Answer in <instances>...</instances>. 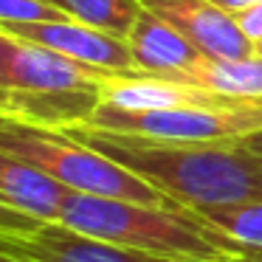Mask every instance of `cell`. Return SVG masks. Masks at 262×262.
<instances>
[{
	"mask_svg": "<svg viewBox=\"0 0 262 262\" xmlns=\"http://www.w3.org/2000/svg\"><path fill=\"white\" fill-rule=\"evenodd\" d=\"M65 133L138 172L186 209L262 200V136L226 144H172L88 127Z\"/></svg>",
	"mask_w": 262,
	"mask_h": 262,
	"instance_id": "1",
	"label": "cell"
},
{
	"mask_svg": "<svg viewBox=\"0 0 262 262\" xmlns=\"http://www.w3.org/2000/svg\"><path fill=\"white\" fill-rule=\"evenodd\" d=\"M59 223L91 237L178 262L234 256L231 239L192 217L189 209H166L121 198L71 192Z\"/></svg>",
	"mask_w": 262,
	"mask_h": 262,
	"instance_id": "2",
	"label": "cell"
},
{
	"mask_svg": "<svg viewBox=\"0 0 262 262\" xmlns=\"http://www.w3.org/2000/svg\"><path fill=\"white\" fill-rule=\"evenodd\" d=\"M0 152H9L20 161L40 166L74 192L136 200V203L166 206V209H186L166 198L147 178L121 166L119 161L107 158L96 147L65 130H46V127L0 119Z\"/></svg>",
	"mask_w": 262,
	"mask_h": 262,
	"instance_id": "3",
	"label": "cell"
},
{
	"mask_svg": "<svg viewBox=\"0 0 262 262\" xmlns=\"http://www.w3.org/2000/svg\"><path fill=\"white\" fill-rule=\"evenodd\" d=\"M79 127L172 144H226L262 136V99H223L217 104L166 110H124L99 104Z\"/></svg>",
	"mask_w": 262,
	"mask_h": 262,
	"instance_id": "4",
	"label": "cell"
},
{
	"mask_svg": "<svg viewBox=\"0 0 262 262\" xmlns=\"http://www.w3.org/2000/svg\"><path fill=\"white\" fill-rule=\"evenodd\" d=\"M110 71L76 62L0 29V91H99Z\"/></svg>",
	"mask_w": 262,
	"mask_h": 262,
	"instance_id": "5",
	"label": "cell"
},
{
	"mask_svg": "<svg viewBox=\"0 0 262 262\" xmlns=\"http://www.w3.org/2000/svg\"><path fill=\"white\" fill-rule=\"evenodd\" d=\"M3 251L26 262H178L82 234L65 223L31 220L14 234H0Z\"/></svg>",
	"mask_w": 262,
	"mask_h": 262,
	"instance_id": "6",
	"label": "cell"
},
{
	"mask_svg": "<svg viewBox=\"0 0 262 262\" xmlns=\"http://www.w3.org/2000/svg\"><path fill=\"white\" fill-rule=\"evenodd\" d=\"M3 31L31 40L42 48L71 57L76 62L110 71L116 76H138L136 59L127 40L107 31H99L79 20H57V23H0Z\"/></svg>",
	"mask_w": 262,
	"mask_h": 262,
	"instance_id": "7",
	"label": "cell"
},
{
	"mask_svg": "<svg viewBox=\"0 0 262 262\" xmlns=\"http://www.w3.org/2000/svg\"><path fill=\"white\" fill-rule=\"evenodd\" d=\"M144 9L178 29L206 57L237 59L254 54V42L243 34L237 17L211 0H141Z\"/></svg>",
	"mask_w": 262,
	"mask_h": 262,
	"instance_id": "8",
	"label": "cell"
},
{
	"mask_svg": "<svg viewBox=\"0 0 262 262\" xmlns=\"http://www.w3.org/2000/svg\"><path fill=\"white\" fill-rule=\"evenodd\" d=\"M127 46L136 59V71L147 76H166V79H183L186 71L203 57V51L192 46L178 29L166 20L141 9L127 34Z\"/></svg>",
	"mask_w": 262,
	"mask_h": 262,
	"instance_id": "9",
	"label": "cell"
},
{
	"mask_svg": "<svg viewBox=\"0 0 262 262\" xmlns=\"http://www.w3.org/2000/svg\"><path fill=\"white\" fill-rule=\"evenodd\" d=\"M0 119L46 130H71L102 104L99 91H0Z\"/></svg>",
	"mask_w": 262,
	"mask_h": 262,
	"instance_id": "10",
	"label": "cell"
},
{
	"mask_svg": "<svg viewBox=\"0 0 262 262\" xmlns=\"http://www.w3.org/2000/svg\"><path fill=\"white\" fill-rule=\"evenodd\" d=\"M71 192L74 189L48 175L46 169L14 158L9 152H0V200H3V206H12L37 220L59 223L62 206Z\"/></svg>",
	"mask_w": 262,
	"mask_h": 262,
	"instance_id": "11",
	"label": "cell"
},
{
	"mask_svg": "<svg viewBox=\"0 0 262 262\" xmlns=\"http://www.w3.org/2000/svg\"><path fill=\"white\" fill-rule=\"evenodd\" d=\"M183 82L209 88L223 96L234 99H262V57L248 54L237 59H220V57H200L186 71Z\"/></svg>",
	"mask_w": 262,
	"mask_h": 262,
	"instance_id": "12",
	"label": "cell"
},
{
	"mask_svg": "<svg viewBox=\"0 0 262 262\" xmlns=\"http://www.w3.org/2000/svg\"><path fill=\"white\" fill-rule=\"evenodd\" d=\"M189 211L239 248H262V200L234 206H206V209Z\"/></svg>",
	"mask_w": 262,
	"mask_h": 262,
	"instance_id": "13",
	"label": "cell"
},
{
	"mask_svg": "<svg viewBox=\"0 0 262 262\" xmlns=\"http://www.w3.org/2000/svg\"><path fill=\"white\" fill-rule=\"evenodd\" d=\"M54 3H59L74 20L116 34L121 40H127L138 12L144 9L141 0H54Z\"/></svg>",
	"mask_w": 262,
	"mask_h": 262,
	"instance_id": "14",
	"label": "cell"
},
{
	"mask_svg": "<svg viewBox=\"0 0 262 262\" xmlns=\"http://www.w3.org/2000/svg\"><path fill=\"white\" fill-rule=\"evenodd\" d=\"M74 20L54 0H0V23H57Z\"/></svg>",
	"mask_w": 262,
	"mask_h": 262,
	"instance_id": "15",
	"label": "cell"
},
{
	"mask_svg": "<svg viewBox=\"0 0 262 262\" xmlns=\"http://www.w3.org/2000/svg\"><path fill=\"white\" fill-rule=\"evenodd\" d=\"M237 26L243 29V34L248 37L251 42H259L262 40V0L254 3L251 9L237 14Z\"/></svg>",
	"mask_w": 262,
	"mask_h": 262,
	"instance_id": "16",
	"label": "cell"
},
{
	"mask_svg": "<svg viewBox=\"0 0 262 262\" xmlns=\"http://www.w3.org/2000/svg\"><path fill=\"white\" fill-rule=\"evenodd\" d=\"M214 6H220L223 12H228V14H234L237 17L239 12H245V9H251L254 3H259V0H211Z\"/></svg>",
	"mask_w": 262,
	"mask_h": 262,
	"instance_id": "17",
	"label": "cell"
},
{
	"mask_svg": "<svg viewBox=\"0 0 262 262\" xmlns=\"http://www.w3.org/2000/svg\"><path fill=\"white\" fill-rule=\"evenodd\" d=\"M231 259H237V262H262V248H239V245H234Z\"/></svg>",
	"mask_w": 262,
	"mask_h": 262,
	"instance_id": "18",
	"label": "cell"
},
{
	"mask_svg": "<svg viewBox=\"0 0 262 262\" xmlns=\"http://www.w3.org/2000/svg\"><path fill=\"white\" fill-rule=\"evenodd\" d=\"M0 262H26V259H20V256H12V254H6V251H3V254H0Z\"/></svg>",
	"mask_w": 262,
	"mask_h": 262,
	"instance_id": "19",
	"label": "cell"
},
{
	"mask_svg": "<svg viewBox=\"0 0 262 262\" xmlns=\"http://www.w3.org/2000/svg\"><path fill=\"white\" fill-rule=\"evenodd\" d=\"M189 262H237V259H189Z\"/></svg>",
	"mask_w": 262,
	"mask_h": 262,
	"instance_id": "20",
	"label": "cell"
},
{
	"mask_svg": "<svg viewBox=\"0 0 262 262\" xmlns=\"http://www.w3.org/2000/svg\"><path fill=\"white\" fill-rule=\"evenodd\" d=\"M254 54H259V57H262V40L254 42Z\"/></svg>",
	"mask_w": 262,
	"mask_h": 262,
	"instance_id": "21",
	"label": "cell"
}]
</instances>
